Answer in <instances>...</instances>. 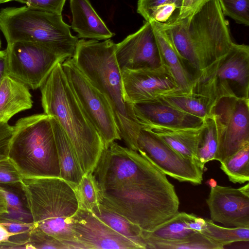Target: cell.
Masks as SVG:
<instances>
[{
    "label": "cell",
    "mask_w": 249,
    "mask_h": 249,
    "mask_svg": "<svg viewBox=\"0 0 249 249\" xmlns=\"http://www.w3.org/2000/svg\"><path fill=\"white\" fill-rule=\"evenodd\" d=\"M189 226L194 231L201 232L206 227V219L198 217L194 214L189 221Z\"/></svg>",
    "instance_id": "cell-40"
},
{
    "label": "cell",
    "mask_w": 249,
    "mask_h": 249,
    "mask_svg": "<svg viewBox=\"0 0 249 249\" xmlns=\"http://www.w3.org/2000/svg\"><path fill=\"white\" fill-rule=\"evenodd\" d=\"M205 219L206 226L201 232L220 249L234 242L249 241V227H223L217 225L211 220Z\"/></svg>",
    "instance_id": "cell-28"
},
{
    "label": "cell",
    "mask_w": 249,
    "mask_h": 249,
    "mask_svg": "<svg viewBox=\"0 0 249 249\" xmlns=\"http://www.w3.org/2000/svg\"><path fill=\"white\" fill-rule=\"evenodd\" d=\"M14 126L0 122V160L8 158L9 146Z\"/></svg>",
    "instance_id": "cell-37"
},
{
    "label": "cell",
    "mask_w": 249,
    "mask_h": 249,
    "mask_svg": "<svg viewBox=\"0 0 249 249\" xmlns=\"http://www.w3.org/2000/svg\"><path fill=\"white\" fill-rule=\"evenodd\" d=\"M8 213V207L4 196L0 193V217Z\"/></svg>",
    "instance_id": "cell-43"
},
{
    "label": "cell",
    "mask_w": 249,
    "mask_h": 249,
    "mask_svg": "<svg viewBox=\"0 0 249 249\" xmlns=\"http://www.w3.org/2000/svg\"><path fill=\"white\" fill-rule=\"evenodd\" d=\"M14 0H0V4L10 1Z\"/></svg>",
    "instance_id": "cell-46"
},
{
    "label": "cell",
    "mask_w": 249,
    "mask_h": 249,
    "mask_svg": "<svg viewBox=\"0 0 249 249\" xmlns=\"http://www.w3.org/2000/svg\"><path fill=\"white\" fill-rule=\"evenodd\" d=\"M162 28L184 62L196 72L226 53L233 43L218 0H211L191 17Z\"/></svg>",
    "instance_id": "cell-4"
},
{
    "label": "cell",
    "mask_w": 249,
    "mask_h": 249,
    "mask_svg": "<svg viewBox=\"0 0 249 249\" xmlns=\"http://www.w3.org/2000/svg\"><path fill=\"white\" fill-rule=\"evenodd\" d=\"M36 9L62 14L66 0H14Z\"/></svg>",
    "instance_id": "cell-36"
},
{
    "label": "cell",
    "mask_w": 249,
    "mask_h": 249,
    "mask_svg": "<svg viewBox=\"0 0 249 249\" xmlns=\"http://www.w3.org/2000/svg\"><path fill=\"white\" fill-rule=\"evenodd\" d=\"M142 127L180 155L196 162V151L204 128V122L197 127H170L152 124Z\"/></svg>",
    "instance_id": "cell-20"
},
{
    "label": "cell",
    "mask_w": 249,
    "mask_h": 249,
    "mask_svg": "<svg viewBox=\"0 0 249 249\" xmlns=\"http://www.w3.org/2000/svg\"><path fill=\"white\" fill-rule=\"evenodd\" d=\"M22 178L9 158L0 160V185L19 186Z\"/></svg>",
    "instance_id": "cell-35"
},
{
    "label": "cell",
    "mask_w": 249,
    "mask_h": 249,
    "mask_svg": "<svg viewBox=\"0 0 249 249\" xmlns=\"http://www.w3.org/2000/svg\"><path fill=\"white\" fill-rule=\"evenodd\" d=\"M160 98L174 108L203 120L210 115L207 101L192 93L178 91Z\"/></svg>",
    "instance_id": "cell-27"
},
{
    "label": "cell",
    "mask_w": 249,
    "mask_h": 249,
    "mask_svg": "<svg viewBox=\"0 0 249 249\" xmlns=\"http://www.w3.org/2000/svg\"><path fill=\"white\" fill-rule=\"evenodd\" d=\"M0 193L6 201L8 210V213L0 217V223L9 221L33 222L21 185H0Z\"/></svg>",
    "instance_id": "cell-25"
},
{
    "label": "cell",
    "mask_w": 249,
    "mask_h": 249,
    "mask_svg": "<svg viewBox=\"0 0 249 249\" xmlns=\"http://www.w3.org/2000/svg\"><path fill=\"white\" fill-rule=\"evenodd\" d=\"M146 249H220L201 232H196L189 238L177 241H152L146 243Z\"/></svg>",
    "instance_id": "cell-31"
},
{
    "label": "cell",
    "mask_w": 249,
    "mask_h": 249,
    "mask_svg": "<svg viewBox=\"0 0 249 249\" xmlns=\"http://www.w3.org/2000/svg\"><path fill=\"white\" fill-rule=\"evenodd\" d=\"M0 224L9 232L13 235L12 237H20L24 239H28L29 233L34 227V223H23L19 222H4Z\"/></svg>",
    "instance_id": "cell-38"
},
{
    "label": "cell",
    "mask_w": 249,
    "mask_h": 249,
    "mask_svg": "<svg viewBox=\"0 0 249 249\" xmlns=\"http://www.w3.org/2000/svg\"><path fill=\"white\" fill-rule=\"evenodd\" d=\"M70 27L62 14L27 5L0 11V29L7 44L31 42L67 59L73 56L78 41L71 34Z\"/></svg>",
    "instance_id": "cell-7"
},
{
    "label": "cell",
    "mask_w": 249,
    "mask_h": 249,
    "mask_svg": "<svg viewBox=\"0 0 249 249\" xmlns=\"http://www.w3.org/2000/svg\"><path fill=\"white\" fill-rule=\"evenodd\" d=\"M138 152L165 174L179 182L201 184L204 170L193 159L185 158L142 127L137 137Z\"/></svg>",
    "instance_id": "cell-12"
},
{
    "label": "cell",
    "mask_w": 249,
    "mask_h": 249,
    "mask_svg": "<svg viewBox=\"0 0 249 249\" xmlns=\"http://www.w3.org/2000/svg\"><path fill=\"white\" fill-rule=\"evenodd\" d=\"M133 110L142 126L152 124L170 127H197L204 122L174 108L160 98L134 104Z\"/></svg>",
    "instance_id": "cell-17"
},
{
    "label": "cell",
    "mask_w": 249,
    "mask_h": 249,
    "mask_svg": "<svg viewBox=\"0 0 249 249\" xmlns=\"http://www.w3.org/2000/svg\"><path fill=\"white\" fill-rule=\"evenodd\" d=\"M44 113L54 117L64 131L83 173H91L105 147L58 63L40 87Z\"/></svg>",
    "instance_id": "cell-3"
},
{
    "label": "cell",
    "mask_w": 249,
    "mask_h": 249,
    "mask_svg": "<svg viewBox=\"0 0 249 249\" xmlns=\"http://www.w3.org/2000/svg\"><path fill=\"white\" fill-rule=\"evenodd\" d=\"M60 166V178L71 186L79 183L84 175L76 155L64 131L51 116Z\"/></svg>",
    "instance_id": "cell-22"
},
{
    "label": "cell",
    "mask_w": 249,
    "mask_h": 249,
    "mask_svg": "<svg viewBox=\"0 0 249 249\" xmlns=\"http://www.w3.org/2000/svg\"><path fill=\"white\" fill-rule=\"evenodd\" d=\"M211 0H182L180 19L191 17Z\"/></svg>",
    "instance_id": "cell-39"
},
{
    "label": "cell",
    "mask_w": 249,
    "mask_h": 249,
    "mask_svg": "<svg viewBox=\"0 0 249 249\" xmlns=\"http://www.w3.org/2000/svg\"><path fill=\"white\" fill-rule=\"evenodd\" d=\"M218 144L213 160L220 162L249 144V98L226 97L213 107Z\"/></svg>",
    "instance_id": "cell-9"
},
{
    "label": "cell",
    "mask_w": 249,
    "mask_h": 249,
    "mask_svg": "<svg viewBox=\"0 0 249 249\" xmlns=\"http://www.w3.org/2000/svg\"><path fill=\"white\" fill-rule=\"evenodd\" d=\"M29 89L18 81L6 75L0 83V122L8 123L17 113L33 106Z\"/></svg>",
    "instance_id": "cell-21"
},
{
    "label": "cell",
    "mask_w": 249,
    "mask_h": 249,
    "mask_svg": "<svg viewBox=\"0 0 249 249\" xmlns=\"http://www.w3.org/2000/svg\"><path fill=\"white\" fill-rule=\"evenodd\" d=\"M150 22L153 29L160 65L167 70L182 91L191 93L194 76L187 70L165 30L154 22Z\"/></svg>",
    "instance_id": "cell-18"
},
{
    "label": "cell",
    "mask_w": 249,
    "mask_h": 249,
    "mask_svg": "<svg viewBox=\"0 0 249 249\" xmlns=\"http://www.w3.org/2000/svg\"><path fill=\"white\" fill-rule=\"evenodd\" d=\"M224 16L236 23L249 25V0H218Z\"/></svg>",
    "instance_id": "cell-34"
},
{
    "label": "cell",
    "mask_w": 249,
    "mask_h": 249,
    "mask_svg": "<svg viewBox=\"0 0 249 249\" xmlns=\"http://www.w3.org/2000/svg\"><path fill=\"white\" fill-rule=\"evenodd\" d=\"M182 2V0H138L137 10L146 21L165 27L180 20Z\"/></svg>",
    "instance_id": "cell-23"
},
{
    "label": "cell",
    "mask_w": 249,
    "mask_h": 249,
    "mask_svg": "<svg viewBox=\"0 0 249 249\" xmlns=\"http://www.w3.org/2000/svg\"><path fill=\"white\" fill-rule=\"evenodd\" d=\"M194 215L178 212L152 231L142 230V236L145 245L152 241H177L189 238L196 232L189 226V221Z\"/></svg>",
    "instance_id": "cell-24"
},
{
    "label": "cell",
    "mask_w": 249,
    "mask_h": 249,
    "mask_svg": "<svg viewBox=\"0 0 249 249\" xmlns=\"http://www.w3.org/2000/svg\"><path fill=\"white\" fill-rule=\"evenodd\" d=\"M218 144L216 125L210 115L204 120V128L196 151V162L204 170L205 164L214 160Z\"/></svg>",
    "instance_id": "cell-30"
},
{
    "label": "cell",
    "mask_w": 249,
    "mask_h": 249,
    "mask_svg": "<svg viewBox=\"0 0 249 249\" xmlns=\"http://www.w3.org/2000/svg\"><path fill=\"white\" fill-rule=\"evenodd\" d=\"M249 46L233 42L228 52L196 73L191 93L213 107L220 99L249 98Z\"/></svg>",
    "instance_id": "cell-8"
},
{
    "label": "cell",
    "mask_w": 249,
    "mask_h": 249,
    "mask_svg": "<svg viewBox=\"0 0 249 249\" xmlns=\"http://www.w3.org/2000/svg\"><path fill=\"white\" fill-rule=\"evenodd\" d=\"M216 181L213 178H211L207 181V183L211 187H214L217 185Z\"/></svg>",
    "instance_id": "cell-45"
},
{
    "label": "cell",
    "mask_w": 249,
    "mask_h": 249,
    "mask_svg": "<svg viewBox=\"0 0 249 249\" xmlns=\"http://www.w3.org/2000/svg\"><path fill=\"white\" fill-rule=\"evenodd\" d=\"M62 67L83 108L102 137L105 147L122 140L111 106L105 95L77 68L72 58Z\"/></svg>",
    "instance_id": "cell-10"
},
{
    "label": "cell",
    "mask_w": 249,
    "mask_h": 249,
    "mask_svg": "<svg viewBox=\"0 0 249 249\" xmlns=\"http://www.w3.org/2000/svg\"><path fill=\"white\" fill-rule=\"evenodd\" d=\"M221 169L230 181L243 184L249 180V144L220 162Z\"/></svg>",
    "instance_id": "cell-29"
},
{
    "label": "cell",
    "mask_w": 249,
    "mask_h": 249,
    "mask_svg": "<svg viewBox=\"0 0 249 249\" xmlns=\"http://www.w3.org/2000/svg\"><path fill=\"white\" fill-rule=\"evenodd\" d=\"M71 186L77 197L79 209L91 212L99 204L91 173L84 174L78 184Z\"/></svg>",
    "instance_id": "cell-32"
},
{
    "label": "cell",
    "mask_w": 249,
    "mask_h": 249,
    "mask_svg": "<svg viewBox=\"0 0 249 249\" xmlns=\"http://www.w3.org/2000/svg\"><path fill=\"white\" fill-rule=\"evenodd\" d=\"M7 75V50L0 51V83Z\"/></svg>",
    "instance_id": "cell-41"
},
{
    "label": "cell",
    "mask_w": 249,
    "mask_h": 249,
    "mask_svg": "<svg viewBox=\"0 0 249 249\" xmlns=\"http://www.w3.org/2000/svg\"><path fill=\"white\" fill-rule=\"evenodd\" d=\"M91 175L99 203L142 231H153L179 212L166 175L142 153L115 141L105 147Z\"/></svg>",
    "instance_id": "cell-1"
},
{
    "label": "cell",
    "mask_w": 249,
    "mask_h": 249,
    "mask_svg": "<svg viewBox=\"0 0 249 249\" xmlns=\"http://www.w3.org/2000/svg\"><path fill=\"white\" fill-rule=\"evenodd\" d=\"M77 242L85 249H141L132 240L113 230L93 213L78 209L72 217Z\"/></svg>",
    "instance_id": "cell-15"
},
{
    "label": "cell",
    "mask_w": 249,
    "mask_h": 249,
    "mask_svg": "<svg viewBox=\"0 0 249 249\" xmlns=\"http://www.w3.org/2000/svg\"><path fill=\"white\" fill-rule=\"evenodd\" d=\"M115 56L121 70H135L160 66L153 29L146 21L136 32L115 45Z\"/></svg>",
    "instance_id": "cell-14"
},
{
    "label": "cell",
    "mask_w": 249,
    "mask_h": 249,
    "mask_svg": "<svg viewBox=\"0 0 249 249\" xmlns=\"http://www.w3.org/2000/svg\"><path fill=\"white\" fill-rule=\"evenodd\" d=\"M211 220L234 227H249V196L238 189L217 185L206 199Z\"/></svg>",
    "instance_id": "cell-16"
},
{
    "label": "cell",
    "mask_w": 249,
    "mask_h": 249,
    "mask_svg": "<svg viewBox=\"0 0 249 249\" xmlns=\"http://www.w3.org/2000/svg\"><path fill=\"white\" fill-rule=\"evenodd\" d=\"M111 39L78 40L71 57L75 65L109 103L121 139L127 147L138 151L137 137L141 128L133 104L126 102L121 71Z\"/></svg>",
    "instance_id": "cell-2"
},
{
    "label": "cell",
    "mask_w": 249,
    "mask_h": 249,
    "mask_svg": "<svg viewBox=\"0 0 249 249\" xmlns=\"http://www.w3.org/2000/svg\"><path fill=\"white\" fill-rule=\"evenodd\" d=\"M13 235L0 224V245L8 242Z\"/></svg>",
    "instance_id": "cell-42"
},
{
    "label": "cell",
    "mask_w": 249,
    "mask_h": 249,
    "mask_svg": "<svg viewBox=\"0 0 249 249\" xmlns=\"http://www.w3.org/2000/svg\"><path fill=\"white\" fill-rule=\"evenodd\" d=\"M21 184L34 228L65 242L78 243L72 217L79 204L71 185L60 178L24 177Z\"/></svg>",
    "instance_id": "cell-5"
},
{
    "label": "cell",
    "mask_w": 249,
    "mask_h": 249,
    "mask_svg": "<svg viewBox=\"0 0 249 249\" xmlns=\"http://www.w3.org/2000/svg\"><path fill=\"white\" fill-rule=\"evenodd\" d=\"M121 71L124 97L128 103L152 101L182 91L161 65L156 68Z\"/></svg>",
    "instance_id": "cell-13"
},
{
    "label": "cell",
    "mask_w": 249,
    "mask_h": 249,
    "mask_svg": "<svg viewBox=\"0 0 249 249\" xmlns=\"http://www.w3.org/2000/svg\"><path fill=\"white\" fill-rule=\"evenodd\" d=\"M6 50L7 75L32 89L40 88L55 66L67 59L29 42L7 44Z\"/></svg>",
    "instance_id": "cell-11"
},
{
    "label": "cell",
    "mask_w": 249,
    "mask_h": 249,
    "mask_svg": "<svg viewBox=\"0 0 249 249\" xmlns=\"http://www.w3.org/2000/svg\"><path fill=\"white\" fill-rule=\"evenodd\" d=\"M239 189L244 195L249 196V184L248 182L246 185Z\"/></svg>",
    "instance_id": "cell-44"
},
{
    "label": "cell",
    "mask_w": 249,
    "mask_h": 249,
    "mask_svg": "<svg viewBox=\"0 0 249 249\" xmlns=\"http://www.w3.org/2000/svg\"><path fill=\"white\" fill-rule=\"evenodd\" d=\"M28 244L34 249H84L79 243H70L59 240L34 227L29 233Z\"/></svg>",
    "instance_id": "cell-33"
},
{
    "label": "cell",
    "mask_w": 249,
    "mask_h": 249,
    "mask_svg": "<svg viewBox=\"0 0 249 249\" xmlns=\"http://www.w3.org/2000/svg\"><path fill=\"white\" fill-rule=\"evenodd\" d=\"M91 212L113 230L138 244L141 249H146L142 236V229L139 226L108 210L99 203Z\"/></svg>",
    "instance_id": "cell-26"
},
{
    "label": "cell",
    "mask_w": 249,
    "mask_h": 249,
    "mask_svg": "<svg viewBox=\"0 0 249 249\" xmlns=\"http://www.w3.org/2000/svg\"><path fill=\"white\" fill-rule=\"evenodd\" d=\"M8 158L24 178H60L51 116L45 113L19 119L14 126Z\"/></svg>",
    "instance_id": "cell-6"
},
{
    "label": "cell",
    "mask_w": 249,
    "mask_h": 249,
    "mask_svg": "<svg viewBox=\"0 0 249 249\" xmlns=\"http://www.w3.org/2000/svg\"><path fill=\"white\" fill-rule=\"evenodd\" d=\"M70 6L71 27L77 33L78 38L104 40L114 36L89 0H70Z\"/></svg>",
    "instance_id": "cell-19"
}]
</instances>
